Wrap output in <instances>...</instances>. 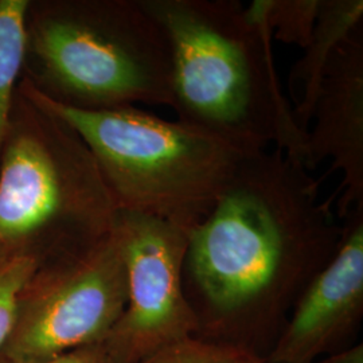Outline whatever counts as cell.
I'll return each instance as SVG.
<instances>
[{
	"mask_svg": "<svg viewBox=\"0 0 363 363\" xmlns=\"http://www.w3.org/2000/svg\"><path fill=\"white\" fill-rule=\"evenodd\" d=\"M342 232L310 169L277 148L259 151L187 233L186 295L220 315L301 295L337 253Z\"/></svg>",
	"mask_w": 363,
	"mask_h": 363,
	"instance_id": "1",
	"label": "cell"
},
{
	"mask_svg": "<svg viewBox=\"0 0 363 363\" xmlns=\"http://www.w3.org/2000/svg\"><path fill=\"white\" fill-rule=\"evenodd\" d=\"M163 28L178 121L306 167L307 132L277 73L271 34L237 0H142ZM307 169V167H306Z\"/></svg>",
	"mask_w": 363,
	"mask_h": 363,
	"instance_id": "2",
	"label": "cell"
},
{
	"mask_svg": "<svg viewBox=\"0 0 363 363\" xmlns=\"http://www.w3.org/2000/svg\"><path fill=\"white\" fill-rule=\"evenodd\" d=\"M30 96L88 147L117 211L156 217L187 233L259 152L135 106L84 109L38 89Z\"/></svg>",
	"mask_w": 363,
	"mask_h": 363,
	"instance_id": "3",
	"label": "cell"
},
{
	"mask_svg": "<svg viewBox=\"0 0 363 363\" xmlns=\"http://www.w3.org/2000/svg\"><path fill=\"white\" fill-rule=\"evenodd\" d=\"M37 50L52 82L84 109L172 106L169 40L140 1L104 13H64L39 27Z\"/></svg>",
	"mask_w": 363,
	"mask_h": 363,
	"instance_id": "4",
	"label": "cell"
},
{
	"mask_svg": "<svg viewBox=\"0 0 363 363\" xmlns=\"http://www.w3.org/2000/svg\"><path fill=\"white\" fill-rule=\"evenodd\" d=\"M112 232L124 264L127 303L104 345L113 363H142L198 328L183 281L187 232L132 211H117Z\"/></svg>",
	"mask_w": 363,
	"mask_h": 363,
	"instance_id": "5",
	"label": "cell"
},
{
	"mask_svg": "<svg viewBox=\"0 0 363 363\" xmlns=\"http://www.w3.org/2000/svg\"><path fill=\"white\" fill-rule=\"evenodd\" d=\"M127 303L124 264L113 232L19 300L3 358L30 361L103 343Z\"/></svg>",
	"mask_w": 363,
	"mask_h": 363,
	"instance_id": "6",
	"label": "cell"
},
{
	"mask_svg": "<svg viewBox=\"0 0 363 363\" xmlns=\"http://www.w3.org/2000/svg\"><path fill=\"white\" fill-rule=\"evenodd\" d=\"M325 160L342 174L337 211L343 218L363 206V27L337 46L315 100L306 167Z\"/></svg>",
	"mask_w": 363,
	"mask_h": 363,
	"instance_id": "7",
	"label": "cell"
},
{
	"mask_svg": "<svg viewBox=\"0 0 363 363\" xmlns=\"http://www.w3.org/2000/svg\"><path fill=\"white\" fill-rule=\"evenodd\" d=\"M334 257L303 291L269 357L271 363H315L363 308V206L351 208Z\"/></svg>",
	"mask_w": 363,
	"mask_h": 363,
	"instance_id": "8",
	"label": "cell"
},
{
	"mask_svg": "<svg viewBox=\"0 0 363 363\" xmlns=\"http://www.w3.org/2000/svg\"><path fill=\"white\" fill-rule=\"evenodd\" d=\"M363 27L362 0H319L311 38L288 78L289 101L298 127L308 132L325 67L337 46Z\"/></svg>",
	"mask_w": 363,
	"mask_h": 363,
	"instance_id": "9",
	"label": "cell"
},
{
	"mask_svg": "<svg viewBox=\"0 0 363 363\" xmlns=\"http://www.w3.org/2000/svg\"><path fill=\"white\" fill-rule=\"evenodd\" d=\"M25 0H0V144L7 128L13 84L26 52Z\"/></svg>",
	"mask_w": 363,
	"mask_h": 363,
	"instance_id": "10",
	"label": "cell"
},
{
	"mask_svg": "<svg viewBox=\"0 0 363 363\" xmlns=\"http://www.w3.org/2000/svg\"><path fill=\"white\" fill-rule=\"evenodd\" d=\"M247 10L273 40L296 45L303 50L316 23L319 0H255Z\"/></svg>",
	"mask_w": 363,
	"mask_h": 363,
	"instance_id": "11",
	"label": "cell"
},
{
	"mask_svg": "<svg viewBox=\"0 0 363 363\" xmlns=\"http://www.w3.org/2000/svg\"><path fill=\"white\" fill-rule=\"evenodd\" d=\"M142 363H271L250 351L187 337Z\"/></svg>",
	"mask_w": 363,
	"mask_h": 363,
	"instance_id": "12",
	"label": "cell"
},
{
	"mask_svg": "<svg viewBox=\"0 0 363 363\" xmlns=\"http://www.w3.org/2000/svg\"><path fill=\"white\" fill-rule=\"evenodd\" d=\"M37 264L30 256H15L0 264V351L13 333L19 300Z\"/></svg>",
	"mask_w": 363,
	"mask_h": 363,
	"instance_id": "13",
	"label": "cell"
},
{
	"mask_svg": "<svg viewBox=\"0 0 363 363\" xmlns=\"http://www.w3.org/2000/svg\"><path fill=\"white\" fill-rule=\"evenodd\" d=\"M0 363H113L104 342L91 345L86 347H81L77 350L69 351L65 354H60L50 358L43 359H30V361H13L1 358Z\"/></svg>",
	"mask_w": 363,
	"mask_h": 363,
	"instance_id": "14",
	"label": "cell"
},
{
	"mask_svg": "<svg viewBox=\"0 0 363 363\" xmlns=\"http://www.w3.org/2000/svg\"><path fill=\"white\" fill-rule=\"evenodd\" d=\"M315 363H363V347L362 343L355 345L347 350L333 354L328 358L322 359Z\"/></svg>",
	"mask_w": 363,
	"mask_h": 363,
	"instance_id": "15",
	"label": "cell"
}]
</instances>
